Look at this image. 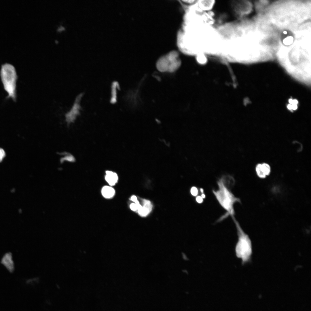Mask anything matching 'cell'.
<instances>
[{
	"label": "cell",
	"mask_w": 311,
	"mask_h": 311,
	"mask_svg": "<svg viewBox=\"0 0 311 311\" xmlns=\"http://www.w3.org/2000/svg\"><path fill=\"white\" fill-rule=\"evenodd\" d=\"M5 153L4 151L1 149H0V161H1L3 158L5 156Z\"/></svg>",
	"instance_id": "cell-14"
},
{
	"label": "cell",
	"mask_w": 311,
	"mask_h": 311,
	"mask_svg": "<svg viewBox=\"0 0 311 311\" xmlns=\"http://www.w3.org/2000/svg\"><path fill=\"white\" fill-rule=\"evenodd\" d=\"M106 174L105 179L106 181L110 186L115 185L118 180L117 174L115 172L110 171H107Z\"/></svg>",
	"instance_id": "cell-6"
},
{
	"label": "cell",
	"mask_w": 311,
	"mask_h": 311,
	"mask_svg": "<svg viewBox=\"0 0 311 311\" xmlns=\"http://www.w3.org/2000/svg\"><path fill=\"white\" fill-rule=\"evenodd\" d=\"M291 109H293V110H295L296 109H297V105H291Z\"/></svg>",
	"instance_id": "cell-18"
},
{
	"label": "cell",
	"mask_w": 311,
	"mask_h": 311,
	"mask_svg": "<svg viewBox=\"0 0 311 311\" xmlns=\"http://www.w3.org/2000/svg\"><path fill=\"white\" fill-rule=\"evenodd\" d=\"M262 170L266 176L269 175L270 173L271 168L270 165L266 163L261 164Z\"/></svg>",
	"instance_id": "cell-10"
},
{
	"label": "cell",
	"mask_w": 311,
	"mask_h": 311,
	"mask_svg": "<svg viewBox=\"0 0 311 311\" xmlns=\"http://www.w3.org/2000/svg\"><path fill=\"white\" fill-rule=\"evenodd\" d=\"M235 181L233 177L230 175L222 176L217 181L218 189L213 190V192L221 206L227 211L226 216L234 217L235 212L234 205L236 202H240V198L236 197L230 190L234 185Z\"/></svg>",
	"instance_id": "cell-1"
},
{
	"label": "cell",
	"mask_w": 311,
	"mask_h": 311,
	"mask_svg": "<svg viewBox=\"0 0 311 311\" xmlns=\"http://www.w3.org/2000/svg\"><path fill=\"white\" fill-rule=\"evenodd\" d=\"M190 192L191 194L194 196H196L198 194V189L195 187H193L191 188Z\"/></svg>",
	"instance_id": "cell-12"
},
{
	"label": "cell",
	"mask_w": 311,
	"mask_h": 311,
	"mask_svg": "<svg viewBox=\"0 0 311 311\" xmlns=\"http://www.w3.org/2000/svg\"><path fill=\"white\" fill-rule=\"evenodd\" d=\"M114 189L112 187L108 186H104L101 190V193L103 196L106 198H112L115 194Z\"/></svg>",
	"instance_id": "cell-9"
},
{
	"label": "cell",
	"mask_w": 311,
	"mask_h": 311,
	"mask_svg": "<svg viewBox=\"0 0 311 311\" xmlns=\"http://www.w3.org/2000/svg\"><path fill=\"white\" fill-rule=\"evenodd\" d=\"M119 86L117 82L115 81L112 83L111 86V93L110 98L111 103H115L117 101V92L119 90Z\"/></svg>",
	"instance_id": "cell-8"
},
{
	"label": "cell",
	"mask_w": 311,
	"mask_h": 311,
	"mask_svg": "<svg viewBox=\"0 0 311 311\" xmlns=\"http://www.w3.org/2000/svg\"><path fill=\"white\" fill-rule=\"evenodd\" d=\"M196 200L198 203L200 204L202 203L203 202V198L200 196H197L196 198Z\"/></svg>",
	"instance_id": "cell-15"
},
{
	"label": "cell",
	"mask_w": 311,
	"mask_h": 311,
	"mask_svg": "<svg viewBox=\"0 0 311 311\" xmlns=\"http://www.w3.org/2000/svg\"><path fill=\"white\" fill-rule=\"evenodd\" d=\"M130 208L133 211H136L137 210V206L135 203H132L130 205Z\"/></svg>",
	"instance_id": "cell-13"
},
{
	"label": "cell",
	"mask_w": 311,
	"mask_h": 311,
	"mask_svg": "<svg viewBox=\"0 0 311 311\" xmlns=\"http://www.w3.org/2000/svg\"><path fill=\"white\" fill-rule=\"evenodd\" d=\"M170 62L167 56L160 58L156 63L157 69L160 71L164 72L168 71L170 65Z\"/></svg>",
	"instance_id": "cell-5"
},
{
	"label": "cell",
	"mask_w": 311,
	"mask_h": 311,
	"mask_svg": "<svg viewBox=\"0 0 311 311\" xmlns=\"http://www.w3.org/2000/svg\"><path fill=\"white\" fill-rule=\"evenodd\" d=\"M256 171L257 176L261 178H265L266 176L262 171L261 168V164H257L255 168Z\"/></svg>",
	"instance_id": "cell-11"
},
{
	"label": "cell",
	"mask_w": 311,
	"mask_h": 311,
	"mask_svg": "<svg viewBox=\"0 0 311 311\" xmlns=\"http://www.w3.org/2000/svg\"><path fill=\"white\" fill-rule=\"evenodd\" d=\"M182 2L185 4H190L193 3L194 1L192 0H182Z\"/></svg>",
	"instance_id": "cell-17"
},
{
	"label": "cell",
	"mask_w": 311,
	"mask_h": 311,
	"mask_svg": "<svg viewBox=\"0 0 311 311\" xmlns=\"http://www.w3.org/2000/svg\"><path fill=\"white\" fill-rule=\"evenodd\" d=\"M83 95V93H81L76 97L71 109L66 114V121L68 124L74 122L80 114L81 108L80 103Z\"/></svg>",
	"instance_id": "cell-4"
},
{
	"label": "cell",
	"mask_w": 311,
	"mask_h": 311,
	"mask_svg": "<svg viewBox=\"0 0 311 311\" xmlns=\"http://www.w3.org/2000/svg\"><path fill=\"white\" fill-rule=\"evenodd\" d=\"M0 76L3 88L8 94L7 98H11L14 101H16L18 76L15 67L9 63L2 65Z\"/></svg>",
	"instance_id": "cell-3"
},
{
	"label": "cell",
	"mask_w": 311,
	"mask_h": 311,
	"mask_svg": "<svg viewBox=\"0 0 311 311\" xmlns=\"http://www.w3.org/2000/svg\"><path fill=\"white\" fill-rule=\"evenodd\" d=\"M232 218L235 225L238 236L235 247L236 255L238 258L241 259L243 265L251 260L252 254V242L249 236L244 232L234 217Z\"/></svg>",
	"instance_id": "cell-2"
},
{
	"label": "cell",
	"mask_w": 311,
	"mask_h": 311,
	"mask_svg": "<svg viewBox=\"0 0 311 311\" xmlns=\"http://www.w3.org/2000/svg\"><path fill=\"white\" fill-rule=\"evenodd\" d=\"M201 197H202V198H203V199H204V198H205V197H206V196H205V194H204H204H202V195H201Z\"/></svg>",
	"instance_id": "cell-20"
},
{
	"label": "cell",
	"mask_w": 311,
	"mask_h": 311,
	"mask_svg": "<svg viewBox=\"0 0 311 311\" xmlns=\"http://www.w3.org/2000/svg\"><path fill=\"white\" fill-rule=\"evenodd\" d=\"M144 205L142 208L138 211L139 215L142 217H145L149 213L152 209V205L150 202L146 200H143Z\"/></svg>",
	"instance_id": "cell-7"
},
{
	"label": "cell",
	"mask_w": 311,
	"mask_h": 311,
	"mask_svg": "<svg viewBox=\"0 0 311 311\" xmlns=\"http://www.w3.org/2000/svg\"><path fill=\"white\" fill-rule=\"evenodd\" d=\"M289 101L290 104L291 105H297L298 103L297 100L296 99L293 100L292 99H290Z\"/></svg>",
	"instance_id": "cell-16"
},
{
	"label": "cell",
	"mask_w": 311,
	"mask_h": 311,
	"mask_svg": "<svg viewBox=\"0 0 311 311\" xmlns=\"http://www.w3.org/2000/svg\"><path fill=\"white\" fill-rule=\"evenodd\" d=\"M200 191L202 194H204V189H203L201 188L200 189Z\"/></svg>",
	"instance_id": "cell-21"
},
{
	"label": "cell",
	"mask_w": 311,
	"mask_h": 311,
	"mask_svg": "<svg viewBox=\"0 0 311 311\" xmlns=\"http://www.w3.org/2000/svg\"><path fill=\"white\" fill-rule=\"evenodd\" d=\"M131 200L134 202H135L137 200L136 197L135 196H132L131 198Z\"/></svg>",
	"instance_id": "cell-19"
}]
</instances>
